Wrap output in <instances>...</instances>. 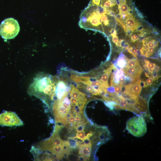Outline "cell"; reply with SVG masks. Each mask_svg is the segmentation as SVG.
<instances>
[{
    "label": "cell",
    "mask_w": 161,
    "mask_h": 161,
    "mask_svg": "<svg viewBox=\"0 0 161 161\" xmlns=\"http://www.w3.org/2000/svg\"><path fill=\"white\" fill-rule=\"evenodd\" d=\"M56 84L52 76L41 72L34 78L27 89V93L41 100L50 111L55 100Z\"/></svg>",
    "instance_id": "1"
},
{
    "label": "cell",
    "mask_w": 161,
    "mask_h": 161,
    "mask_svg": "<svg viewBox=\"0 0 161 161\" xmlns=\"http://www.w3.org/2000/svg\"><path fill=\"white\" fill-rule=\"evenodd\" d=\"M126 130L133 135L140 137L146 132L147 128L145 120L142 115H137L127 121Z\"/></svg>",
    "instance_id": "2"
},
{
    "label": "cell",
    "mask_w": 161,
    "mask_h": 161,
    "mask_svg": "<svg viewBox=\"0 0 161 161\" xmlns=\"http://www.w3.org/2000/svg\"><path fill=\"white\" fill-rule=\"evenodd\" d=\"M20 27L18 21L12 18L3 20L0 24V35L4 39L14 38L18 34Z\"/></svg>",
    "instance_id": "3"
},
{
    "label": "cell",
    "mask_w": 161,
    "mask_h": 161,
    "mask_svg": "<svg viewBox=\"0 0 161 161\" xmlns=\"http://www.w3.org/2000/svg\"><path fill=\"white\" fill-rule=\"evenodd\" d=\"M22 121L14 112L5 111L0 114V126L13 127L23 125Z\"/></svg>",
    "instance_id": "4"
},
{
    "label": "cell",
    "mask_w": 161,
    "mask_h": 161,
    "mask_svg": "<svg viewBox=\"0 0 161 161\" xmlns=\"http://www.w3.org/2000/svg\"><path fill=\"white\" fill-rule=\"evenodd\" d=\"M141 80L139 79L136 83L124 86V90L122 93L127 94L131 97L138 98L142 90Z\"/></svg>",
    "instance_id": "5"
},
{
    "label": "cell",
    "mask_w": 161,
    "mask_h": 161,
    "mask_svg": "<svg viewBox=\"0 0 161 161\" xmlns=\"http://www.w3.org/2000/svg\"><path fill=\"white\" fill-rule=\"evenodd\" d=\"M93 143L91 140L83 142L79 147L78 158L79 160H87L90 159L92 152Z\"/></svg>",
    "instance_id": "6"
},
{
    "label": "cell",
    "mask_w": 161,
    "mask_h": 161,
    "mask_svg": "<svg viewBox=\"0 0 161 161\" xmlns=\"http://www.w3.org/2000/svg\"><path fill=\"white\" fill-rule=\"evenodd\" d=\"M122 69L124 73L131 79V83H134L140 78L143 70L140 65L136 67H129L126 66Z\"/></svg>",
    "instance_id": "7"
},
{
    "label": "cell",
    "mask_w": 161,
    "mask_h": 161,
    "mask_svg": "<svg viewBox=\"0 0 161 161\" xmlns=\"http://www.w3.org/2000/svg\"><path fill=\"white\" fill-rule=\"evenodd\" d=\"M128 58L123 54L121 53L117 61V64L120 68L123 69L126 65Z\"/></svg>",
    "instance_id": "8"
},
{
    "label": "cell",
    "mask_w": 161,
    "mask_h": 161,
    "mask_svg": "<svg viewBox=\"0 0 161 161\" xmlns=\"http://www.w3.org/2000/svg\"><path fill=\"white\" fill-rule=\"evenodd\" d=\"M103 72L104 73L101 75L99 80L107 89L109 87L108 81L110 75L104 71Z\"/></svg>",
    "instance_id": "9"
},
{
    "label": "cell",
    "mask_w": 161,
    "mask_h": 161,
    "mask_svg": "<svg viewBox=\"0 0 161 161\" xmlns=\"http://www.w3.org/2000/svg\"><path fill=\"white\" fill-rule=\"evenodd\" d=\"M123 70L120 69H117L114 75V84L113 86L117 85L119 83V79L124 74Z\"/></svg>",
    "instance_id": "10"
},
{
    "label": "cell",
    "mask_w": 161,
    "mask_h": 161,
    "mask_svg": "<svg viewBox=\"0 0 161 161\" xmlns=\"http://www.w3.org/2000/svg\"><path fill=\"white\" fill-rule=\"evenodd\" d=\"M145 64L144 65L145 68L147 69L148 72L151 73L155 66V64L150 62L147 59H144Z\"/></svg>",
    "instance_id": "11"
},
{
    "label": "cell",
    "mask_w": 161,
    "mask_h": 161,
    "mask_svg": "<svg viewBox=\"0 0 161 161\" xmlns=\"http://www.w3.org/2000/svg\"><path fill=\"white\" fill-rule=\"evenodd\" d=\"M127 65L129 67H136L140 65L138 61L136 58L128 59Z\"/></svg>",
    "instance_id": "12"
},
{
    "label": "cell",
    "mask_w": 161,
    "mask_h": 161,
    "mask_svg": "<svg viewBox=\"0 0 161 161\" xmlns=\"http://www.w3.org/2000/svg\"><path fill=\"white\" fill-rule=\"evenodd\" d=\"M104 103L105 106L112 111L114 110L115 106L117 104L116 102L113 101H104Z\"/></svg>",
    "instance_id": "13"
},
{
    "label": "cell",
    "mask_w": 161,
    "mask_h": 161,
    "mask_svg": "<svg viewBox=\"0 0 161 161\" xmlns=\"http://www.w3.org/2000/svg\"><path fill=\"white\" fill-rule=\"evenodd\" d=\"M128 51L134 57H137L138 49L135 47H129L127 49Z\"/></svg>",
    "instance_id": "14"
},
{
    "label": "cell",
    "mask_w": 161,
    "mask_h": 161,
    "mask_svg": "<svg viewBox=\"0 0 161 161\" xmlns=\"http://www.w3.org/2000/svg\"><path fill=\"white\" fill-rule=\"evenodd\" d=\"M114 92L116 94H118L122 90L123 85L122 84L119 83L118 85L114 86Z\"/></svg>",
    "instance_id": "15"
},
{
    "label": "cell",
    "mask_w": 161,
    "mask_h": 161,
    "mask_svg": "<svg viewBox=\"0 0 161 161\" xmlns=\"http://www.w3.org/2000/svg\"><path fill=\"white\" fill-rule=\"evenodd\" d=\"M153 80H154L152 78L149 77L146 80V83L148 86V85L150 86L152 84Z\"/></svg>",
    "instance_id": "16"
}]
</instances>
